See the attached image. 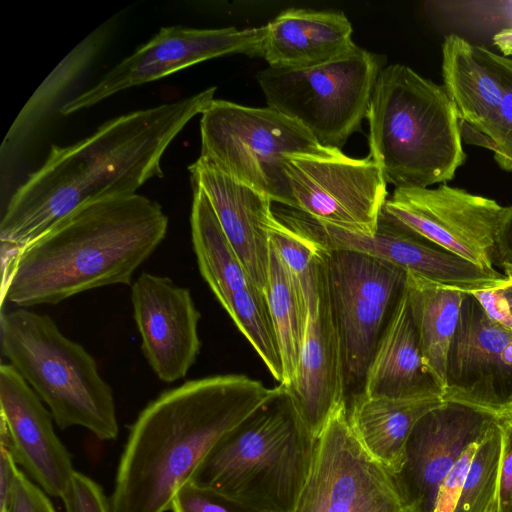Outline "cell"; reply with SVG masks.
Instances as JSON below:
<instances>
[{
  "instance_id": "obj_14",
  "label": "cell",
  "mask_w": 512,
  "mask_h": 512,
  "mask_svg": "<svg viewBox=\"0 0 512 512\" xmlns=\"http://www.w3.org/2000/svg\"><path fill=\"white\" fill-rule=\"evenodd\" d=\"M191 236L199 271L271 375L283 369L265 293L252 280L227 239L204 192L193 186Z\"/></svg>"
},
{
  "instance_id": "obj_28",
  "label": "cell",
  "mask_w": 512,
  "mask_h": 512,
  "mask_svg": "<svg viewBox=\"0 0 512 512\" xmlns=\"http://www.w3.org/2000/svg\"><path fill=\"white\" fill-rule=\"evenodd\" d=\"M108 34L104 26L93 31L55 67L16 117L1 146L2 154L13 152L27 140L60 95L92 63Z\"/></svg>"
},
{
  "instance_id": "obj_30",
  "label": "cell",
  "mask_w": 512,
  "mask_h": 512,
  "mask_svg": "<svg viewBox=\"0 0 512 512\" xmlns=\"http://www.w3.org/2000/svg\"><path fill=\"white\" fill-rule=\"evenodd\" d=\"M270 246L307 295L310 273L320 254V248L286 227L277 218L270 229Z\"/></svg>"
},
{
  "instance_id": "obj_34",
  "label": "cell",
  "mask_w": 512,
  "mask_h": 512,
  "mask_svg": "<svg viewBox=\"0 0 512 512\" xmlns=\"http://www.w3.org/2000/svg\"><path fill=\"white\" fill-rule=\"evenodd\" d=\"M479 443L468 447L446 475L439 486L433 512H453Z\"/></svg>"
},
{
  "instance_id": "obj_21",
  "label": "cell",
  "mask_w": 512,
  "mask_h": 512,
  "mask_svg": "<svg viewBox=\"0 0 512 512\" xmlns=\"http://www.w3.org/2000/svg\"><path fill=\"white\" fill-rule=\"evenodd\" d=\"M43 401L8 364L0 365V443L47 494L62 498L75 472Z\"/></svg>"
},
{
  "instance_id": "obj_13",
  "label": "cell",
  "mask_w": 512,
  "mask_h": 512,
  "mask_svg": "<svg viewBox=\"0 0 512 512\" xmlns=\"http://www.w3.org/2000/svg\"><path fill=\"white\" fill-rule=\"evenodd\" d=\"M285 172L298 210L343 230L373 234L388 199L387 181L369 156L291 154Z\"/></svg>"
},
{
  "instance_id": "obj_37",
  "label": "cell",
  "mask_w": 512,
  "mask_h": 512,
  "mask_svg": "<svg viewBox=\"0 0 512 512\" xmlns=\"http://www.w3.org/2000/svg\"><path fill=\"white\" fill-rule=\"evenodd\" d=\"M496 262L512 264V204L505 207L496 242Z\"/></svg>"
},
{
  "instance_id": "obj_19",
  "label": "cell",
  "mask_w": 512,
  "mask_h": 512,
  "mask_svg": "<svg viewBox=\"0 0 512 512\" xmlns=\"http://www.w3.org/2000/svg\"><path fill=\"white\" fill-rule=\"evenodd\" d=\"M307 300L302 348L292 382L284 388L317 439L332 414L347 401L342 346L330 303L323 249L310 273Z\"/></svg>"
},
{
  "instance_id": "obj_40",
  "label": "cell",
  "mask_w": 512,
  "mask_h": 512,
  "mask_svg": "<svg viewBox=\"0 0 512 512\" xmlns=\"http://www.w3.org/2000/svg\"><path fill=\"white\" fill-rule=\"evenodd\" d=\"M402 512H412V511H411V510H409V509H405V510H403Z\"/></svg>"
},
{
  "instance_id": "obj_1",
  "label": "cell",
  "mask_w": 512,
  "mask_h": 512,
  "mask_svg": "<svg viewBox=\"0 0 512 512\" xmlns=\"http://www.w3.org/2000/svg\"><path fill=\"white\" fill-rule=\"evenodd\" d=\"M216 87L115 117L84 139L51 147L45 162L11 196L0 223L2 248L30 242L81 205L136 191L162 177L176 136L214 100Z\"/></svg>"
},
{
  "instance_id": "obj_23",
  "label": "cell",
  "mask_w": 512,
  "mask_h": 512,
  "mask_svg": "<svg viewBox=\"0 0 512 512\" xmlns=\"http://www.w3.org/2000/svg\"><path fill=\"white\" fill-rule=\"evenodd\" d=\"M260 57L273 68H306L336 59L357 45L343 12L289 8L264 25Z\"/></svg>"
},
{
  "instance_id": "obj_33",
  "label": "cell",
  "mask_w": 512,
  "mask_h": 512,
  "mask_svg": "<svg viewBox=\"0 0 512 512\" xmlns=\"http://www.w3.org/2000/svg\"><path fill=\"white\" fill-rule=\"evenodd\" d=\"M501 431V456L496 512H512V412L498 417Z\"/></svg>"
},
{
  "instance_id": "obj_32",
  "label": "cell",
  "mask_w": 512,
  "mask_h": 512,
  "mask_svg": "<svg viewBox=\"0 0 512 512\" xmlns=\"http://www.w3.org/2000/svg\"><path fill=\"white\" fill-rule=\"evenodd\" d=\"M61 499L66 512H111L110 502L101 486L76 470Z\"/></svg>"
},
{
  "instance_id": "obj_11",
  "label": "cell",
  "mask_w": 512,
  "mask_h": 512,
  "mask_svg": "<svg viewBox=\"0 0 512 512\" xmlns=\"http://www.w3.org/2000/svg\"><path fill=\"white\" fill-rule=\"evenodd\" d=\"M505 207L445 183L436 188H395L382 214L440 248L498 274L497 235Z\"/></svg>"
},
{
  "instance_id": "obj_25",
  "label": "cell",
  "mask_w": 512,
  "mask_h": 512,
  "mask_svg": "<svg viewBox=\"0 0 512 512\" xmlns=\"http://www.w3.org/2000/svg\"><path fill=\"white\" fill-rule=\"evenodd\" d=\"M439 398L369 397L360 392L347 406L351 429L367 454L392 475L402 467L408 438L417 421Z\"/></svg>"
},
{
  "instance_id": "obj_15",
  "label": "cell",
  "mask_w": 512,
  "mask_h": 512,
  "mask_svg": "<svg viewBox=\"0 0 512 512\" xmlns=\"http://www.w3.org/2000/svg\"><path fill=\"white\" fill-rule=\"evenodd\" d=\"M442 76L460 124L483 136L498 164L512 170V56L451 34L442 45Z\"/></svg>"
},
{
  "instance_id": "obj_22",
  "label": "cell",
  "mask_w": 512,
  "mask_h": 512,
  "mask_svg": "<svg viewBox=\"0 0 512 512\" xmlns=\"http://www.w3.org/2000/svg\"><path fill=\"white\" fill-rule=\"evenodd\" d=\"M193 186L206 195L244 268L265 293L270 265L272 200L198 158L188 167Z\"/></svg>"
},
{
  "instance_id": "obj_4",
  "label": "cell",
  "mask_w": 512,
  "mask_h": 512,
  "mask_svg": "<svg viewBox=\"0 0 512 512\" xmlns=\"http://www.w3.org/2000/svg\"><path fill=\"white\" fill-rule=\"evenodd\" d=\"M366 119L368 156L396 188L446 183L465 162L460 119L444 85L408 66L382 69Z\"/></svg>"
},
{
  "instance_id": "obj_9",
  "label": "cell",
  "mask_w": 512,
  "mask_h": 512,
  "mask_svg": "<svg viewBox=\"0 0 512 512\" xmlns=\"http://www.w3.org/2000/svg\"><path fill=\"white\" fill-rule=\"evenodd\" d=\"M323 250L346 389L356 387L360 393L377 344L405 291L407 272L360 252Z\"/></svg>"
},
{
  "instance_id": "obj_38",
  "label": "cell",
  "mask_w": 512,
  "mask_h": 512,
  "mask_svg": "<svg viewBox=\"0 0 512 512\" xmlns=\"http://www.w3.org/2000/svg\"><path fill=\"white\" fill-rule=\"evenodd\" d=\"M504 278L496 287L512 319V264H502Z\"/></svg>"
},
{
  "instance_id": "obj_29",
  "label": "cell",
  "mask_w": 512,
  "mask_h": 512,
  "mask_svg": "<svg viewBox=\"0 0 512 512\" xmlns=\"http://www.w3.org/2000/svg\"><path fill=\"white\" fill-rule=\"evenodd\" d=\"M501 444L496 421L480 440L453 512H496Z\"/></svg>"
},
{
  "instance_id": "obj_16",
  "label": "cell",
  "mask_w": 512,
  "mask_h": 512,
  "mask_svg": "<svg viewBox=\"0 0 512 512\" xmlns=\"http://www.w3.org/2000/svg\"><path fill=\"white\" fill-rule=\"evenodd\" d=\"M264 26L236 29H199L180 25L161 28L149 41L109 70L94 86L60 108L70 115L92 107L128 88L228 54L260 57Z\"/></svg>"
},
{
  "instance_id": "obj_3",
  "label": "cell",
  "mask_w": 512,
  "mask_h": 512,
  "mask_svg": "<svg viewBox=\"0 0 512 512\" xmlns=\"http://www.w3.org/2000/svg\"><path fill=\"white\" fill-rule=\"evenodd\" d=\"M242 374L187 381L152 400L130 427L111 512H166L213 447L274 393Z\"/></svg>"
},
{
  "instance_id": "obj_8",
  "label": "cell",
  "mask_w": 512,
  "mask_h": 512,
  "mask_svg": "<svg viewBox=\"0 0 512 512\" xmlns=\"http://www.w3.org/2000/svg\"><path fill=\"white\" fill-rule=\"evenodd\" d=\"M384 64L382 55L356 46L312 67L268 66L256 78L267 107L300 123L320 145L341 150L360 130Z\"/></svg>"
},
{
  "instance_id": "obj_35",
  "label": "cell",
  "mask_w": 512,
  "mask_h": 512,
  "mask_svg": "<svg viewBox=\"0 0 512 512\" xmlns=\"http://www.w3.org/2000/svg\"><path fill=\"white\" fill-rule=\"evenodd\" d=\"M29 476L19 471L8 512H56L52 502Z\"/></svg>"
},
{
  "instance_id": "obj_27",
  "label": "cell",
  "mask_w": 512,
  "mask_h": 512,
  "mask_svg": "<svg viewBox=\"0 0 512 512\" xmlns=\"http://www.w3.org/2000/svg\"><path fill=\"white\" fill-rule=\"evenodd\" d=\"M265 295L280 352L283 381L293 379L302 348L308 313L307 295L270 246V265Z\"/></svg>"
},
{
  "instance_id": "obj_6",
  "label": "cell",
  "mask_w": 512,
  "mask_h": 512,
  "mask_svg": "<svg viewBox=\"0 0 512 512\" xmlns=\"http://www.w3.org/2000/svg\"><path fill=\"white\" fill-rule=\"evenodd\" d=\"M1 351L61 429L78 426L102 441L119 432L113 391L93 356L54 320L29 308L2 311Z\"/></svg>"
},
{
  "instance_id": "obj_10",
  "label": "cell",
  "mask_w": 512,
  "mask_h": 512,
  "mask_svg": "<svg viewBox=\"0 0 512 512\" xmlns=\"http://www.w3.org/2000/svg\"><path fill=\"white\" fill-rule=\"evenodd\" d=\"M392 474L371 458L354 435L347 404L317 438L312 467L292 512H402Z\"/></svg>"
},
{
  "instance_id": "obj_5",
  "label": "cell",
  "mask_w": 512,
  "mask_h": 512,
  "mask_svg": "<svg viewBox=\"0 0 512 512\" xmlns=\"http://www.w3.org/2000/svg\"><path fill=\"white\" fill-rule=\"evenodd\" d=\"M316 442L290 393L279 384L219 440L191 481L266 512H292L309 476Z\"/></svg>"
},
{
  "instance_id": "obj_7",
  "label": "cell",
  "mask_w": 512,
  "mask_h": 512,
  "mask_svg": "<svg viewBox=\"0 0 512 512\" xmlns=\"http://www.w3.org/2000/svg\"><path fill=\"white\" fill-rule=\"evenodd\" d=\"M201 154L231 178L294 209L285 172L291 154L333 155L297 121L269 107L254 108L214 99L200 119Z\"/></svg>"
},
{
  "instance_id": "obj_2",
  "label": "cell",
  "mask_w": 512,
  "mask_h": 512,
  "mask_svg": "<svg viewBox=\"0 0 512 512\" xmlns=\"http://www.w3.org/2000/svg\"><path fill=\"white\" fill-rule=\"evenodd\" d=\"M167 229L160 204L143 195L87 202L25 245L2 248V305H55L95 288L129 285Z\"/></svg>"
},
{
  "instance_id": "obj_20",
  "label": "cell",
  "mask_w": 512,
  "mask_h": 512,
  "mask_svg": "<svg viewBox=\"0 0 512 512\" xmlns=\"http://www.w3.org/2000/svg\"><path fill=\"white\" fill-rule=\"evenodd\" d=\"M131 301L141 349L155 375L165 383L184 378L201 347V315L190 290L143 272L132 284Z\"/></svg>"
},
{
  "instance_id": "obj_12",
  "label": "cell",
  "mask_w": 512,
  "mask_h": 512,
  "mask_svg": "<svg viewBox=\"0 0 512 512\" xmlns=\"http://www.w3.org/2000/svg\"><path fill=\"white\" fill-rule=\"evenodd\" d=\"M274 212L286 227L325 250H351L395 265L430 282L464 292L497 287L501 273H488L423 237L380 216L377 230L363 234L343 230L284 206Z\"/></svg>"
},
{
  "instance_id": "obj_18",
  "label": "cell",
  "mask_w": 512,
  "mask_h": 512,
  "mask_svg": "<svg viewBox=\"0 0 512 512\" xmlns=\"http://www.w3.org/2000/svg\"><path fill=\"white\" fill-rule=\"evenodd\" d=\"M497 418L453 401H442L424 414L408 438L401 469L392 475L405 508L412 512H433L439 486L446 475Z\"/></svg>"
},
{
  "instance_id": "obj_17",
  "label": "cell",
  "mask_w": 512,
  "mask_h": 512,
  "mask_svg": "<svg viewBox=\"0 0 512 512\" xmlns=\"http://www.w3.org/2000/svg\"><path fill=\"white\" fill-rule=\"evenodd\" d=\"M442 399L497 417L512 412V329L490 318L471 292H463Z\"/></svg>"
},
{
  "instance_id": "obj_24",
  "label": "cell",
  "mask_w": 512,
  "mask_h": 512,
  "mask_svg": "<svg viewBox=\"0 0 512 512\" xmlns=\"http://www.w3.org/2000/svg\"><path fill=\"white\" fill-rule=\"evenodd\" d=\"M362 393L404 399L443 397L440 385L424 364L406 288L377 344Z\"/></svg>"
},
{
  "instance_id": "obj_31",
  "label": "cell",
  "mask_w": 512,
  "mask_h": 512,
  "mask_svg": "<svg viewBox=\"0 0 512 512\" xmlns=\"http://www.w3.org/2000/svg\"><path fill=\"white\" fill-rule=\"evenodd\" d=\"M172 512H266L191 480L175 494Z\"/></svg>"
},
{
  "instance_id": "obj_36",
  "label": "cell",
  "mask_w": 512,
  "mask_h": 512,
  "mask_svg": "<svg viewBox=\"0 0 512 512\" xmlns=\"http://www.w3.org/2000/svg\"><path fill=\"white\" fill-rule=\"evenodd\" d=\"M19 471L18 464L9 448L0 443V512H8Z\"/></svg>"
},
{
  "instance_id": "obj_26",
  "label": "cell",
  "mask_w": 512,
  "mask_h": 512,
  "mask_svg": "<svg viewBox=\"0 0 512 512\" xmlns=\"http://www.w3.org/2000/svg\"><path fill=\"white\" fill-rule=\"evenodd\" d=\"M406 291L424 364L444 391L446 359L464 291L440 286L412 273H407Z\"/></svg>"
},
{
  "instance_id": "obj_39",
  "label": "cell",
  "mask_w": 512,
  "mask_h": 512,
  "mask_svg": "<svg viewBox=\"0 0 512 512\" xmlns=\"http://www.w3.org/2000/svg\"><path fill=\"white\" fill-rule=\"evenodd\" d=\"M493 45L505 56H512V27L494 33Z\"/></svg>"
}]
</instances>
